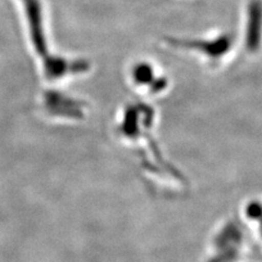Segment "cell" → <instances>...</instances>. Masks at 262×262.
Returning a JSON list of instances; mask_svg holds the SVG:
<instances>
[{
    "instance_id": "3957f363",
    "label": "cell",
    "mask_w": 262,
    "mask_h": 262,
    "mask_svg": "<svg viewBox=\"0 0 262 262\" xmlns=\"http://www.w3.org/2000/svg\"><path fill=\"white\" fill-rule=\"evenodd\" d=\"M134 78L137 83L141 85L152 84L155 82L154 69L149 63H139L135 68Z\"/></svg>"
},
{
    "instance_id": "6da1fadb",
    "label": "cell",
    "mask_w": 262,
    "mask_h": 262,
    "mask_svg": "<svg viewBox=\"0 0 262 262\" xmlns=\"http://www.w3.org/2000/svg\"><path fill=\"white\" fill-rule=\"evenodd\" d=\"M171 45L177 47L191 48L201 52L211 59H220L228 53L232 46V37L229 35H221L211 39H173Z\"/></svg>"
},
{
    "instance_id": "7a4b0ae2",
    "label": "cell",
    "mask_w": 262,
    "mask_h": 262,
    "mask_svg": "<svg viewBox=\"0 0 262 262\" xmlns=\"http://www.w3.org/2000/svg\"><path fill=\"white\" fill-rule=\"evenodd\" d=\"M248 20L246 29V46L250 52H256L262 38V3L252 0L248 6Z\"/></svg>"
}]
</instances>
